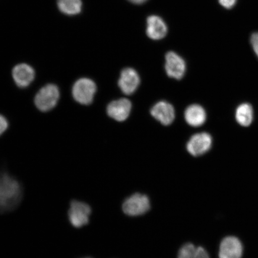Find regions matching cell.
I'll list each match as a JSON object with an SVG mask.
<instances>
[{"label": "cell", "mask_w": 258, "mask_h": 258, "mask_svg": "<svg viewBox=\"0 0 258 258\" xmlns=\"http://www.w3.org/2000/svg\"><path fill=\"white\" fill-rule=\"evenodd\" d=\"M22 198V186L7 173H0V214L14 211Z\"/></svg>", "instance_id": "cell-1"}, {"label": "cell", "mask_w": 258, "mask_h": 258, "mask_svg": "<svg viewBox=\"0 0 258 258\" xmlns=\"http://www.w3.org/2000/svg\"><path fill=\"white\" fill-rule=\"evenodd\" d=\"M151 114L164 125L172 123L175 118V109L173 106L166 101H160L151 109Z\"/></svg>", "instance_id": "cell-13"}, {"label": "cell", "mask_w": 258, "mask_h": 258, "mask_svg": "<svg viewBox=\"0 0 258 258\" xmlns=\"http://www.w3.org/2000/svg\"><path fill=\"white\" fill-rule=\"evenodd\" d=\"M35 71L30 64L25 63L18 64L12 70V77L19 88H27L33 82Z\"/></svg>", "instance_id": "cell-9"}, {"label": "cell", "mask_w": 258, "mask_h": 258, "mask_svg": "<svg viewBox=\"0 0 258 258\" xmlns=\"http://www.w3.org/2000/svg\"><path fill=\"white\" fill-rule=\"evenodd\" d=\"M212 138L209 134L201 133L194 135L186 145L188 152L194 157H199L211 149Z\"/></svg>", "instance_id": "cell-6"}, {"label": "cell", "mask_w": 258, "mask_h": 258, "mask_svg": "<svg viewBox=\"0 0 258 258\" xmlns=\"http://www.w3.org/2000/svg\"><path fill=\"white\" fill-rule=\"evenodd\" d=\"M243 245L238 238L234 236L225 237L219 247V258H241Z\"/></svg>", "instance_id": "cell-10"}, {"label": "cell", "mask_w": 258, "mask_h": 258, "mask_svg": "<svg viewBox=\"0 0 258 258\" xmlns=\"http://www.w3.org/2000/svg\"><path fill=\"white\" fill-rule=\"evenodd\" d=\"M140 83V76L136 71L126 68L122 71L118 85L124 94L131 95L136 91Z\"/></svg>", "instance_id": "cell-8"}, {"label": "cell", "mask_w": 258, "mask_h": 258, "mask_svg": "<svg viewBox=\"0 0 258 258\" xmlns=\"http://www.w3.org/2000/svg\"><path fill=\"white\" fill-rule=\"evenodd\" d=\"M60 98V91L54 84H48L41 88L34 98V104L42 112H48L56 106Z\"/></svg>", "instance_id": "cell-2"}, {"label": "cell", "mask_w": 258, "mask_h": 258, "mask_svg": "<svg viewBox=\"0 0 258 258\" xmlns=\"http://www.w3.org/2000/svg\"><path fill=\"white\" fill-rule=\"evenodd\" d=\"M150 202L146 195L140 193L134 194L124 202L122 206V211L130 217H138L149 211Z\"/></svg>", "instance_id": "cell-4"}, {"label": "cell", "mask_w": 258, "mask_h": 258, "mask_svg": "<svg viewBox=\"0 0 258 258\" xmlns=\"http://www.w3.org/2000/svg\"><path fill=\"white\" fill-rule=\"evenodd\" d=\"M235 118L238 123L242 126H249L253 120L252 106L247 103L238 106L235 112Z\"/></svg>", "instance_id": "cell-16"}, {"label": "cell", "mask_w": 258, "mask_h": 258, "mask_svg": "<svg viewBox=\"0 0 258 258\" xmlns=\"http://www.w3.org/2000/svg\"><path fill=\"white\" fill-rule=\"evenodd\" d=\"M250 42L254 52L258 57V32H255L251 35Z\"/></svg>", "instance_id": "cell-19"}, {"label": "cell", "mask_w": 258, "mask_h": 258, "mask_svg": "<svg viewBox=\"0 0 258 258\" xmlns=\"http://www.w3.org/2000/svg\"><path fill=\"white\" fill-rule=\"evenodd\" d=\"M167 26L163 19L157 15L150 16L147 19L146 32L153 40L163 39L167 34Z\"/></svg>", "instance_id": "cell-12"}, {"label": "cell", "mask_w": 258, "mask_h": 258, "mask_svg": "<svg viewBox=\"0 0 258 258\" xmlns=\"http://www.w3.org/2000/svg\"><path fill=\"white\" fill-rule=\"evenodd\" d=\"M128 1L133 3L134 5H140L144 4V3L147 2L148 0H128Z\"/></svg>", "instance_id": "cell-21"}, {"label": "cell", "mask_w": 258, "mask_h": 258, "mask_svg": "<svg viewBox=\"0 0 258 258\" xmlns=\"http://www.w3.org/2000/svg\"><path fill=\"white\" fill-rule=\"evenodd\" d=\"M9 127V122L5 116L0 114V136L5 133Z\"/></svg>", "instance_id": "cell-18"}, {"label": "cell", "mask_w": 258, "mask_h": 258, "mask_svg": "<svg viewBox=\"0 0 258 258\" xmlns=\"http://www.w3.org/2000/svg\"><path fill=\"white\" fill-rule=\"evenodd\" d=\"M237 0H219L221 5L226 9H231L233 8Z\"/></svg>", "instance_id": "cell-20"}, {"label": "cell", "mask_w": 258, "mask_h": 258, "mask_svg": "<svg viewBox=\"0 0 258 258\" xmlns=\"http://www.w3.org/2000/svg\"><path fill=\"white\" fill-rule=\"evenodd\" d=\"M132 103L127 99L122 98L109 104L106 112L109 117L117 121H123L128 117L132 109Z\"/></svg>", "instance_id": "cell-11"}, {"label": "cell", "mask_w": 258, "mask_h": 258, "mask_svg": "<svg viewBox=\"0 0 258 258\" xmlns=\"http://www.w3.org/2000/svg\"><path fill=\"white\" fill-rule=\"evenodd\" d=\"M184 116L187 123L192 127L201 126L206 120V111L199 105L188 106L185 111Z\"/></svg>", "instance_id": "cell-14"}, {"label": "cell", "mask_w": 258, "mask_h": 258, "mask_svg": "<svg viewBox=\"0 0 258 258\" xmlns=\"http://www.w3.org/2000/svg\"><path fill=\"white\" fill-rule=\"evenodd\" d=\"M165 60L167 76L176 80L181 79L186 72V63L183 58L173 51H169L166 54Z\"/></svg>", "instance_id": "cell-7"}, {"label": "cell", "mask_w": 258, "mask_h": 258, "mask_svg": "<svg viewBox=\"0 0 258 258\" xmlns=\"http://www.w3.org/2000/svg\"><path fill=\"white\" fill-rule=\"evenodd\" d=\"M82 0H57V7L62 14L74 16L80 14L82 10Z\"/></svg>", "instance_id": "cell-17"}, {"label": "cell", "mask_w": 258, "mask_h": 258, "mask_svg": "<svg viewBox=\"0 0 258 258\" xmlns=\"http://www.w3.org/2000/svg\"><path fill=\"white\" fill-rule=\"evenodd\" d=\"M177 258H210L207 251L201 246L187 243L180 248Z\"/></svg>", "instance_id": "cell-15"}, {"label": "cell", "mask_w": 258, "mask_h": 258, "mask_svg": "<svg viewBox=\"0 0 258 258\" xmlns=\"http://www.w3.org/2000/svg\"><path fill=\"white\" fill-rule=\"evenodd\" d=\"M85 258H90V257H85Z\"/></svg>", "instance_id": "cell-22"}, {"label": "cell", "mask_w": 258, "mask_h": 258, "mask_svg": "<svg viewBox=\"0 0 258 258\" xmlns=\"http://www.w3.org/2000/svg\"><path fill=\"white\" fill-rule=\"evenodd\" d=\"M96 92V85L89 78H81L74 84L72 95L75 101L81 105L91 104Z\"/></svg>", "instance_id": "cell-3"}, {"label": "cell", "mask_w": 258, "mask_h": 258, "mask_svg": "<svg viewBox=\"0 0 258 258\" xmlns=\"http://www.w3.org/2000/svg\"><path fill=\"white\" fill-rule=\"evenodd\" d=\"M92 209L85 202L73 201L71 202L69 211L70 223L75 228L83 227L89 223Z\"/></svg>", "instance_id": "cell-5"}]
</instances>
